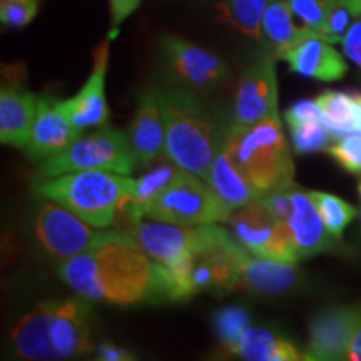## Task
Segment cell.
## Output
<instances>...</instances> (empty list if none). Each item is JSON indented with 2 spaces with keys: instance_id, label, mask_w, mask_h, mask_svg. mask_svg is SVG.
Returning a JSON list of instances; mask_svg holds the SVG:
<instances>
[{
  "instance_id": "obj_25",
  "label": "cell",
  "mask_w": 361,
  "mask_h": 361,
  "mask_svg": "<svg viewBox=\"0 0 361 361\" xmlns=\"http://www.w3.org/2000/svg\"><path fill=\"white\" fill-rule=\"evenodd\" d=\"M269 0H219L218 19L252 40H263L261 24Z\"/></svg>"
},
{
  "instance_id": "obj_1",
  "label": "cell",
  "mask_w": 361,
  "mask_h": 361,
  "mask_svg": "<svg viewBox=\"0 0 361 361\" xmlns=\"http://www.w3.org/2000/svg\"><path fill=\"white\" fill-rule=\"evenodd\" d=\"M119 229L101 231L92 245L59 264L57 273L80 298L111 305L156 300L157 263Z\"/></svg>"
},
{
  "instance_id": "obj_4",
  "label": "cell",
  "mask_w": 361,
  "mask_h": 361,
  "mask_svg": "<svg viewBox=\"0 0 361 361\" xmlns=\"http://www.w3.org/2000/svg\"><path fill=\"white\" fill-rule=\"evenodd\" d=\"M223 144L259 196L295 184V162L279 116H271L247 128L231 126Z\"/></svg>"
},
{
  "instance_id": "obj_30",
  "label": "cell",
  "mask_w": 361,
  "mask_h": 361,
  "mask_svg": "<svg viewBox=\"0 0 361 361\" xmlns=\"http://www.w3.org/2000/svg\"><path fill=\"white\" fill-rule=\"evenodd\" d=\"M353 12L343 0H326V19L319 30L318 37L328 40L329 44H341L353 24Z\"/></svg>"
},
{
  "instance_id": "obj_29",
  "label": "cell",
  "mask_w": 361,
  "mask_h": 361,
  "mask_svg": "<svg viewBox=\"0 0 361 361\" xmlns=\"http://www.w3.org/2000/svg\"><path fill=\"white\" fill-rule=\"evenodd\" d=\"M290 129L293 147L300 156L326 151L336 139V135L324 126V123H305L293 126Z\"/></svg>"
},
{
  "instance_id": "obj_41",
  "label": "cell",
  "mask_w": 361,
  "mask_h": 361,
  "mask_svg": "<svg viewBox=\"0 0 361 361\" xmlns=\"http://www.w3.org/2000/svg\"><path fill=\"white\" fill-rule=\"evenodd\" d=\"M358 191H360V196H361V183H360V186H358Z\"/></svg>"
},
{
  "instance_id": "obj_33",
  "label": "cell",
  "mask_w": 361,
  "mask_h": 361,
  "mask_svg": "<svg viewBox=\"0 0 361 361\" xmlns=\"http://www.w3.org/2000/svg\"><path fill=\"white\" fill-rule=\"evenodd\" d=\"M291 11L305 27L318 35L326 19V0H288Z\"/></svg>"
},
{
  "instance_id": "obj_23",
  "label": "cell",
  "mask_w": 361,
  "mask_h": 361,
  "mask_svg": "<svg viewBox=\"0 0 361 361\" xmlns=\"http://www.w3.org/2000/svg\"><path fill=\"white\" fill-rule=\"evenodd\" d=\"M233 355L247 361H300L306 360L295 345L266 328H247Z\"/></svg>"
},
{
  "instance_id": "obj_17",
  "label": "cell",
  "mask_w": 361,
  "mask_h": 361,
  "mask_svg": "<svg viewBox=\"0 0 361 361\" xmlns=\"http://www.w3.org/2000/svg\"><path fill=\"white\" fill-rule=\"evenodd\" d=\"M293 211L288 218L293 239H295L296 251L300 259L311 258L322 252L338 251V239L328 231L326 224L310 197V191L291 186Z\"/></svg>"
},
{
  "instance_id": "obj_27",
  "label": "cell",
  "mask_w": 361,
  "mask_h": 361,
  "mask_svg": "<svg viewBox=\"0 0 361 361\" xmlns=\"http://www.w3.org/2000/svg\"><path fill=\"white\" fill-rule=\"evenodd\" d=\"M180 169L183 168H179L173 161L161 162L156 168H151L146 174L135 179L134 191L129 194V197L135 202H139L141 206H146L147 202L156 200L166 188H169L173 184V180L179 174Z\"/></svg>"
},
{
  "instance_id": "obj_2",
  "label": "cell",
  "mask_w": 361,
  "mask_h": 361,
  "mask_svg": "<svg viewBox=\"0 0 361 361\" xmlns=\"http://www.w3.org/2000/svg\"><path fill=\"white\" fill-rule=\"evenodd\" d=\"M82 300L42 301L13 328L11 340L22 360H69L90 353L94 311Z\"/></svg>"
},
{
  "instance_id": "obj_36",
  "label": "cell",
  "mask_w": 361,
  "mask_h": 361,
  "mask_svg": "<svg viewBox=\"0 0 361 361\" xmlns=\"http://www.w3.org/2000/svg\"><path fill=\"white\" fill-rule=\"evenodd\" d=\"M142 0H109L111 8V25L112 30H116L128 17L137 11Z\"/></svg>"
},
{
  "instance_id": "obj_26",
  "label": "cell",
  "mask_w": 361,
  "mask_h": 361,
  "mask_svg": "<svg viewBox=\"0 0 361 361\" xmlns=\"http://www.w3.org/2000/svg\"><path fill=\"white\" fill-rule=\"evenodd\" d=\"M310 197L313 200L314 206L318 207L319 214L326 224L328 231L336 239H341L346 226L355 219L356 209L350 202H346L335 194L323 191H310Z\"/></svg>"
},
{
  "instance_id": "obj_35",
  "label": "cell",
  "mask_w": 361,
  "mask_h": 361,
  "mask_svg": "<svg viewBox=\"0 0 361 361\" xmlns=\"http://www.w3.org/2000/svg\"><path fill=\"white\" fill-rule=\"evenodd\" d=\"M341 45L345 56L348 57L350 61H353L361 69V17L350 25L348 32H346Z\"/></svg>"
},
{
  "instance_id": "obj_7",
  "label": "cell",
  "mask_w": 361,
  "mask_h": 361,
  "mask_svg": "<svg viewBox=\"0 0 361 361\" xmlns=\"http://www.w3.org/2000/svg\"><path fill=\"white\" fill-rule=\"evenodd\" d=\"M137 164L129 135L119 129L102 126L101 129L94 130L85 137H79L59 154L44 159L39 166V176L52 178V176L84 169L130 174Z\"/></svg>"
},
{
  "instance_id": "obj_13",
  "label": "cell",
  "mask_w": 361,
  "mask_h": 361,
  "mask_svg": "<svg viewBox=\"0 0 361 361\" xmlns=\"http://www.w3.org/2000/svg\"><path fill=\"white\" fill-rule=\"evenodd\" d=\"M361 314V306H335L311 319L306 360H348L351 340Z\"/></svg>"
},
{
  "instance_id": "obj_19",
  "label": "cell",
  "mask_w": 361,
  "mask_h": 361,
  "mask_svg": "<svg viewBox=\"0 0 361 361\" xmlns=\"http://www.w3.org/2000/svg\"><path fill=\"white\" fill-rule=\"evenodd\" d=\"M39 99L20 85L4 84L0 90V141L25 149L32 135Z\"/></svg>"
},
{
  "instance_id": "obj_15",
  "label": "cell",
  "mask_w": 361,
  "mask_h": 361,
  "mask_svg": "<svg viewBox=\"0 0 361 361\" xmlns=\"http://www.w3.org/2000/svg\"><path fill=\"white\" fill-rule=\"evenodd\" d=\"M109 64V40H104L94 52V69L82 89L74 97L64 101L72 123L84 133L85 129L102 128L109 121L106 101V74Z\"/></svg>"
},
{
  "instance_id": "obj_21",
  "label": "cell",
  "mask_w": 361,
  "mask_h": 361,
  "mask_svg": "<svg viewBox=\"0 0 361 361\" xmlns=\"http://www.w3.org/2000/svg\"><path fill=\"white\" fill-rule=\"evenodd\" d=\"M207 183L221 197V201L231 209V213L238 207L259 197V192L243 176L223 142H221L218 152H216Z\"/></svg>"
},
{
  "instance_id": "obj_18",
  "label": "cell",
  "mask_w": 361,
  "mask_h": 361,
  "mask_svg": "<svg viewBox=\"0 0 361 361\" xmlns=\"http://www.w3.org/2000/svg\"><path fill=\"white\" fill-rule=\"evenodd\" d=\"M279 59L286 61L290 69L296 74L323 82L340 80L348 72L345 57L333 47V44L316 34L306 35Z\"/></svg>"
},
{
  "instance_id": "obj_32",
  "label": "cell",
  "mask_w": 361,
  "mask_h": 361,
  "mask_svg": "<svg viewBox=\"0 0 361 361\" xmlns=\"http://www.w3.org/2000/svg\"><path fill=\"white\" fill-rule=\"evenodd\" d=\"M42 0H0V22L8 29H22L37 16Z\"/></svg>"
},
{
  "instance_id": "obj_22",
  "label": "cell",
  "mask_w": 361,
  "mask_h": 361,
  "mask_svg": "<svg viewBox=\"0 0 361 361\" xmlns=\"http://www.w3.org/2000/svg\"><path fill=\"white\" fill-rule=\"evenodd\" d=\"M293 17L295 13L288 0H269L263 16L261 32H263L266 47L276 59L281 57L288 49H291L306 35L314 34L308 27H298Z\"/></svg>"
},
{
  "instance_id": "obj_38",
  "label": "cell",
  "mask_w": 361,
  "mask_h": 361,
  "mask_svg": "<svg viewBox=\"0 0 361 361\" xmlns=\"http://www.w3.org/2000/svg\"><path fill=\"white\" fill-rule=\"evenodd\" d=\"M348 360H351V361H361V314H360L358 324H356L353 340H351V345H350Z\"/></svg>"
},
{
  "instance_id": "obj_16",
  "label": "cell",
  "mask_w": 361,
  "mask_h": 361,
  "mask_svg": "<svg viewBox=\"0 0 361 361\" xmlns=\"http://www.w3.org/2000/svg\"><path fill=\"white\" fill-rule=\"evenodd\" d=\"M128 135L135 159L144 168L166 154V129L159 89L147 87L139 92L137 107Z\"/></svg>"
},
{
  "instance_id": "obj_9",
  "label": "cell",
  "mask_w": 361,
  "mask_h": 361,
  "mask_svg": "<svg viewBox=\"0 0 361 361\" xmlns=\"http://www.w3.org/2000/svg\"><path fill=\"white\" fill-rule=\"evenodd\" d=\"M159 45L169 71L186 87L211 90L229 79L228 62L207 49L173 34H162Z\"/></svg>"
},
{
  "instance_id": "obj_6",
  "label": "cell",
  "mask_w": 361,
  "mask_h": 361,
  "mask_svg": "<svg viewBox=\"0 0 361 361\" xmlns=\"http://www.w3.org/2000/svg\"><path fill=\"white\" fill-rule=\"evenodd\" d=\"M231 209L221 201L211 184L200 176L180 169L169 188L144 206L147 219L184 226L226 223Z\"/></svg>"
},
{
  "instance_id": "obj_31",
  "label": "cell",
  "mask_w": 361,
  "mask_h": 361,
  "mask_svg": "<svg viewBox=\"0 0 361 361\" xmlns=\"http://www.w3.org/2000/svg\"><path fill=\"white\" fill-rule=\"evenodd\" d=\"M326 151L343 169L361 174V129L336 137Z\"/></svg>"
},
{
  "instance_id": "obj_37",
  "label": "cell",
  "mask_w": 361,
  "mask_h": 361,
  "mask_svg": "<svg viewBox=\"0 0 361 361\" xmlns=\"http://www.w3.org/2000/svg\"><path fill=\"white\" fill-rule=\"evenodd\" d=\"M99 358L106 361H126V360H134V356H130L128 350L119 348V346L112 345V343H101L97 346Z\"/></svg>"
},
{
  "instance_id": "obj_20",
  "label": "cell",
  "mask_w": 361,
  "mask_h": 361,
  "mask_svg": "<svg viewBox=\"0 0 361 361\" xmlns=\"http://www.w3.org/2000/svg\"><path fill=\"white\" fill-rule=\"evenodd\" d=\"M300 284L301 273L296 263L258 258L250 252L241 263V281L238 290L281 296L298 290Z\"/></svg>"
},
{
  "instance_id": "obj_34",
  "label": "cell",
  "mask_w": 361,
  "mask_h": 361,
  "mask_svg": "<svg viewBox=\"0 0 361 361\" xmlns=\"http://www.w3.org/2000/svg\"><path fill=\"white\" fill-rule=\"evenodd\" d=\"M284 119L290 128L305 123H323V111L318 101H298L284 111Z\"/></svg>"
},
{
  "instance_id": "obj_5",
  "label": "cell",
  "mask_w": 361,
  "mask_h": 361,
  "mask_svg": "<svg viewBox=\"0 0 361 361\" xmlns=\"http://www.w3.org/2000/svg\"><path fill=\"white\" fill-rule=\"evenodd\" d=\"M129 174L102 169H84L40 178L34 191L47 201L59 202L94 228L114 224L119 202L134 191Z\"/></svg>"
},
{
  "instance_id": "obj_24",
  "label": "cell",
  "mask_w": 361,
  "mask_h": 361,
  "mask_svg": "<svg viewBox=\"0 0 361 361\" xmlns=\"http://www.w3.org/2000/svg\"><path fill=\"white\" fill-rule=\"evenodd\" d=\"M323 111V123L336 137L361 129V107L353 92L324 90L316 97Z\"/></svg>"
},
{
  "instance_id": "obj_40",
  "label": "cell",
  "mask_w": 361,
  "mask_h": 361,
  "mask_svg": "<svg viewBox=\"0 0 361 361\" xmlns=\"http://www.w3.org/2000/svg\"><path fill=\"white\" fill-rule=\"evenodd\" d=\"M353 96L356 99V102H358L360 107H361V92H353Z\"/></svg>"
},
{
  "instance_id": "obj_12",
  "label": "cell",
  "mask_w": 361,
  "mask_h": 361,
  "mask_svg": "<svg viewBox=\"0 0 361 361\" xmlns=\"http://www.w3.org/2000/svg\"><path fill=\"white\" fill-rule=\"evenodd\" d=\"M271 116H278L276 57L273 54L243 72L234 96L233 126L247 128Z\"/></svg>"
},
{
  "instance_id": "obj_10",
  "label": "cell",
  "mask_w": 361,
  "mask_h": 361,
  "mask_svg": "<svg viewBox=\"0 0 361 361\" xmlns=\"http://www.w3.org/2000/svg\"><path fill=\"white\" fill-rule=\"evenodd\" d=\"M34 233L49 255L64 261L92 245L99 231L59 202H44L35 213Z\"/></svg>"
},
{
  "instance_id": "obj_28",
  "label": "cell",
  "mask_w": 361,
  "mask_h": 361,
  "mask_svg": "<svg viewBox=\"0 0 361 361\" xmlns=\"http://www.w3.org/2000/svg\"><path fill=\"white\" fill-rule=\"evenodd\" d=\"M250 311L243 306H224V308L216 311L213 326L226 351L231 353L234 346L241 340V336L245 335L246 329L250 328Z\"/></svg>"
},
{
  "instance_id": "obj_11",
  "label": "cell",
  "mask_w": 361,
  "mask_h": 361,
  "mask_svg": "<svg viewBox=\"0 0 361 361\" xmlns=\"http://www.w3.org/2000/svg\"><path fill=\"white\" fill-rule=\"evenodd\" d=\"M214 224L184 226L166 221H142L130 234L156 263L171 264L192 255L213 236Z\"/></svg>"
},
{
  "instance_id": "obj_8",
  "label": "cell",
  "mask_w": 361,
  "mask_h": 361,
  "mask_svg": "<svg viewBox=\"0 0 361 361\" xmlns=\"http://www.w3.org/2000/svg\"><path fill=\"white\" fill-rule=\"evenodd\" d=\"M226 223L239 245L252 256L288 263L300 261L290 226L274 218L259 197L234 209Z\"/></svg>"
},
{
  "instance_id": "obj_3",
  "label": "cell",
  "mask_w": 361,
  "mask_h": 361,
  "mask_svg": "<svg viewBox=\"0 0 361 361\" xmlns=\"http://www.w3.org/2000/svg\"><path fill=\"white\" fill-rule=\"evenodd\" d=\"M166 129V154L179 168L209 180L221 146L218 126L204 102L186 85L159 90Z\"/></svg>"
},
{
  "instance_id": "obj_14",
  "label": "cell",
  "mask_w": 361,
  "mask_h": 361,
  "mask_svg": "<svg viewBox=\"0 0 361 361\" xmlns=\"http://www.w3.org/2000/svg\"><path fill=\"white\" fill-rule=\"evenodd\" d=\"M80 134L82 130L72 123L64 101L44 96L39 99L37 116L25 152L30 159L44 161L69 147L72 142L78 141Z\"/></svg>"
},
{
  "instance_id": "obj_39",
  "label": "cell",
  "mask_w": 361,
  "mask_h": 361,
  "mask_svg": "<svg viewBox=\"0 0 361 361\" xmlns=\"http://www.w3.org/2000/svg\"><path fill=\"white\" fill-rule=\"evenodd\" d=\"M343 2L350 7L355 17H361V0H343Z\"/></svg>"
}]
</instances>
